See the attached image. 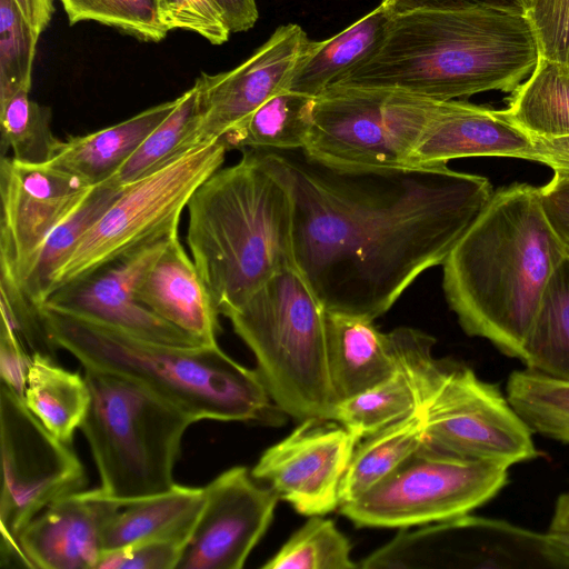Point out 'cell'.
Returning a JSON list of instances; mask_svg holds the SVG:
<instances>
[{
  "label": "cell",
  "mask_w": 569,
  "mask_h": 569,
  "mask_svg": "<svg viewBox=\"0 0 569 569\" xmlns=\"http://www.w3.org/2000/svg\"><path fill=\"white\" fill-rule=\"evenodd\" d=\"M257 151L290 189L296 268L326 311L369 320L442 264L495 192L447 164L357 168L302 149Z\"/></svg>",
  "instance_id": "1"
},
{
  "label": "cell",
  "mask_w": 569,
  "mask_h": 569,
  "mask_svg": "<svg viewBox=\"0 0 569 569\" xmlns=\"http://www.w3.org/2000/svg\"><path fill=\"white\" fill-rule=\"evenodd\" d=\"M567 252L539 188L512 183L495 191L442 262L446 300L462 330L520 360L545 288Z\"/></svg>",
  "instance_id": "2"
},
{
  "label": "cell",
  "mask_w": 569,
  "mask_h": 569,
  "mask_svg": "<svg viewBox=\"0 0 569 569\" xmlns=\"http://www.w3.org/2000/svg\"><path fill=\"white\" fill-rule=\"evenodd\" d=\"M539 57L525 13L420 9L392 14L376 51L331 86L386 88L437 101L512 92Z\"/></svg>",
  "instance_id": "3"
},
{
  "label": "cell",
  "mask_w": 569,
  "mask_h": 569,
  "mask_svg": "<svg viewBox=\"0 0 569 569\" xmlns=\"http://www.w3.org/2000/svg\"><path fill=\"white\" fill-rule=\"evenodd\" d=\"M242 152L201 183L187 206L191 258L224 317L273 276L296 268L290 189L257 150Z\"/></svg>",
  "instance_id": "4"
},
{
  "label": "cell",
  "mask_w": 569,
  "mask_h": 569,
  "mask_svg": "<svg viewBox=\"0 0 569 569\" xmlns=\"http://www.w3.org/2000/svg\"><path fill=\"white\" fill-rule=\"evenodd\" d=\"M42 315L58 346L83 367L136 379L194 421L273 425L284 415L258 370L238 363L218 343L182 347L149 341L47 305Z\"/></svg>",
  "instance_id": "5"
},
{
  "label": "cell",
  "mask_w": 569,
  "mask_h": 569,
  "mask_svg": "<svg viewBox=\"0 0 569 569\" xmlns=\"http://www.w3.org/2000/svg\"><path fill=\"white\" fill-rule=\"evenodd\" d=\"M83 369L90 405L80 429L102 491L124 506L171 489L181 440L194 419L136 379Z\"/></svg>",
  "instance_id": "6"
},
{
  "label": "cell",
  "mask_w": 569,
  "mask_h": 569,
  "mask_svg": "<svg viewBox=\"0 0 569 569\" xmlns=\"http://www.w3.org/2000/svg\"><path fill=\"white\" fill-rule=\"evenodd\" d=\"M326 309L297 268L273 276L230 312L272 401L296 420L330 419Z\"/></svg>",
  "instance_id": "7"
},
{
  "label": "cell",
  "mask_w": 569,
  "mask_h": 569,
  "mask_svg": "<svg viewBox=\"0 0 569 569\" xmlns=\"http://www.w3.org/2000/svg\"><path fill=\"white\" fill-rule=\"evenodd\" d=\"M227 151L220 141H216L124 184L121 194L89 229L56 273L51 292L177 232L181 213L190 198L201 183L221 168Z\"/></svg>",
  "instance_id": "8"
},
{
  "label": "cell",
  "mask_w": 569,
  "mask_h": 569,
  "mask_svg": "<svg viewBox=\"0 0 569 569\" xmlns=\"http://www.w3.org/2000/svg\"><path fill=\"white\" fill-rule=\"evenodd\" d=\"M439 101L400 90L330 86L313 107L306 147L320 161L357 168L411 166Z\"/></svg>",
  "instance_id": "9"
},
{
  "label": "cell",
  "mask_w": 569,
  "mask_h": 569,
  "mask_svg": "<svg viewBox=\"0 0 569 569\" xmlns=\"http://www.w3.org/2000/svg\"><path fill=\"white\" fill-rule=\"evenodd\" d=\"M508 483V468L440 451L426 441L389 476L339 506L357 527L408 528L470 513Z\"/></svg>",
  "instance_id": "10"
},
{
  "label": "cell",
  "mask_w": 569,
  "mask_h": 569,
  "mask_svg": "<svg viewBox=\"0 0 569 569\" xmlns=\"http://www.w3.org/2000/svg\"><path fill=\"white\" fill-rule=\"evenodd\" d=\"M0 430L1 567L31 568L19 543L22 530L53 501L83 490L86 471L70 445L52 436L3 382Z\"/></svg>",
  "instance_id": "11"
},
{
  "label": "cell",
  "mask_w": 569,
  "mask_h": 569,
  "mask_svg": "<svg viewBox=\"0 0 569 569\" xmlns=\"http://www.w3.org/2000/svg\"><path fill=\"white\" fill-rule=\"evenodd\" d=\"M423 417L426 442L440 451L508 469L539 456L506 393L466 365L448 360Z\"/></svg>",
  "instance_id": "12"
},
{
  "label": "cell",
  "mask_w": 569,
  "mask_h": 569,
  "mask_svg": "<svg viewBox=\"0 0 569 569\" xmlns=\"http://www.w3.org/2000/svg\"><path fill=\"white\" fill-rule=\"evenodd\" d=\"M549 567L546 532L470 513L401 530L359 563L363 569Z\"/></svg>",
  "instance_id": "13"
},
{
  "label": "cell",
  "mask_w": 569,
  "mask_h": 569,
  "mask_svg": "<svg viewBox=\"0 0 569 569\" xmlns=\"http://www.w3.org/2000/svg\"><path fill=\"white\" fill-rule=\"evenodd\" d=\"M359 440L331 419H307L269 447L252 476L305 516H323L339 508V490Z\"/></svg>",
  "instance_id": "14"
},
{
  "label": "cell",
  "mask_w": 569,
  "mask_h": 569,
  "mask_svg": "<svg viewBox=\"0 0 569 569\" xmlns=\"http://www.w3.org/2000/svg\"><path fill=\"white\" fill-rule=\"evenodd\" d=\"M91 186L47 163L0 161V272L21 277L52 230Z\"/></svg>",
  "instance_id": "15"
},
{
  "label": "cell",
  "mask_w": 569,
  "mask_h": 569,
  "mask_svg": "<svg viewBox=\"0 0 569 569\" xmlns=\"http://www.w3.org/2000/svg\"><path fill=\"white\" fill-rule=\"evenodd\" d=\"M203 488L204 505L177 569H240L270 526L280 498L240 466Z\"/></svg>",
  "instance_id": "16"
},
{
  "label": "cell",
  "mask_w": 569,
  "mask_h": 569,
  "mask_svg": "<svg viewBox=\"0 0 569 569\" xmlns=\"http://www.w3.org/2000/svg\"><path fill=\"white\" fill-rule=\"evenodd\" d=\"M170 236L53 290L43 305L149 341L182 347L204 345L134 298L137 283L161 253Z\"/></svg>",
  "instance_id": "17"
},
{
  "label": "cell",
  "mask_w": 569,
  "mask_h": 569,
  "mask_svg": "<svg viewBox=\"0 0 569 569\" xmlns=\"http://www.w3.org/2000/svg\"><path fill=\"white\" fill-rule=\"evenodd\" d=\"M296 23L279 26L269 39L238 67L217 74L201 73L197 147L218 141L268 99L287 89L296 63L309 42Z\"/></svg>",
  "instance_id": "18"
},
{
  "label": "cell",
  "mask_w": 569,
  "mask_h": 569,
  "mask_svg": "<svg viewBox=\"0 0 569 569\" xmlns=\"http://www.w3.org/2000/svg\"><path fill=\"white\" fill-rule=\"evenodd\" d=\"M398 370L385 381L337 402L335 420L359 441L399 420L423 411L441 379L448 360L432 356L435 339L426 332L400 327L390 331Z\"/></svg>",
  "instance_id": "19"
},
{
  "label": "cell",
  "mask_w": 569,
  "mask_h": 569,
  "mask_svg": "<svg viewBox=\"0 0 569 569\" xmlns=\"http://www.w3.org/2000/svg\"><path fill=\"white\" fill-rule=\"evenodd\" d=\"M122 507L99 487L50 503L22 530L19 543L34 569H97L102 533Z\"/></svg>",
  "instance_id": "20"
},
{
  "label": "cell",
  "mask_w": 569,
  "mask_h": 569,
  "mask_svg": "<svg viewBox=\"0 0 569 569\" xmlns=\"http://www.w3.org/2000/svg\"><path fill=\"white\" fill-rule=\"evenodd\" d=\"M531 137L502 110L459 100L439 101L411 156V166H441L458 158L531 159Z\"/></svg>",
  "instance_id": "21"
},
{
  "label": "cell",
  "mask_w": 569,
  "mask_h": 569,
  "mask_svg": "<svg viewBox=\"0 0 569 569\" xmlns=\"http://www.w3.org/2000/svg\"><path fill=\"white\" fill-rule=\"evenodd\" d=\"M134 298L157 316L204 345H216L220 315L192 258L171 234L140 278Z\"/></svg>",
  "instance_id": "22"
},
{
  "label": "cell",
  "mask_w": 569,
  "mask_h": 569,
  "mask_svg": "<svg viewBox=\"0 0 569 569\" xmlns=\"http://www.w3.org/2000/svg\"><path fill=\"white\" fill-rule=\"evenodd\" d=\"M326 331L335 405L385 381L398 370L390 332H381L373 320L327 311Z\"/></svg>",
  "instance_id": "23"
},
{
  "label": "cell",
  "mask_w": 569,
  "mask_h": 569,
  "mask_svg": "<svg viewBox=\"0 0 569 569\" xmlns=\"http://www.w3.org/2000/svg\"><path fill=\"white\" fill-rule=\"evenodd\" d=\"M177 103L178 98L111 127L59 140L47 164L78 177L91 187L103 183L129 160Z\"/></svg>",
  "instance_id": "24"
},
{
  "label": "cell",
  "mask_w": 569,
  "mask_h": 569,
  "mask_svg": "<svg viewBox=\"0 0 569 569\" xmlns=\"http://www.w3.org/2000/svg\"><path fill=\"white\" fill-rule=\"evenodd\" d=\"M204 500V488L176 483L164 492L126 503L103 528L104 552L146 540L189 541Z\"/></svg>",
  "instance_id": "25"
},
{
  "label": "cell",
  "mask_w": 569,
  "mask_h": 569,
  "mask_svg": "<svg viewBox=\"0 0 569 569\" xmlns=\"http://www.w3.org/2000/svg\"><path fill=\"white\" fill-rule=\"evenodd\" d=\"M390 17L380 3L332 38L310 40L298 58L287 90L318 97L376 51Z\"/></svg>",
  "instance_id": "26"
},
{
  "label": "cell",
  "mask_w": 569,
  "mask_h": 569,
  "mask_svg": "<svg viewBox=\"0 0 569 569\" xmlns=\"http://www.w3.org/2000/svg\"><path fill=\"white\" fill-rule=\"evenodd\" d=\"M22 399L29 411L52 436L70 445L87 415L90 390L84 376L34 353Z\"/></svg>",
  "instance_id": "27"
},
{
  "label": "cell",
  "mask_w": 569,
  "mask_h": 569,
  "mask_svg": "<svg viewBox=\"0 0 569 569\" xmlns=\"http://www.w3.org/2000/svg\"><path fill=\"white\" fill-rule=\"evenodd\" d=\"M123 189L124 184H114L109 181L93 186L79 206L52 230L17 280L18 286L29 299L38 306L46 302L56 273Z\"/></svg>",
  "instance_id": "28"
},
{
  "label": "cell",
  "mask_w": 569,
  "mask_h": 569,
  "mask_svg": "<svg viewBox=\"0 0 569 569\" xmlns=\"http://www.w3.org/2000/svg\"><path fill=\"white\" fill-rule=\"evenodd\" d=\"M316 98L282 90L218 141L227 150H298L308 142Z\"/></svg>",
  "instance_id": "29"
},
{
  "label": "cell",
  "mask_w": 569,
  "mask_h": 569,
  "mask_svg": "<svg viewBox=\"0 0 569 569\" xmlns=\"http://www.w3.org/2000/svg\"><path fill=\"white\" fill-rule=\"evenodd\" d=\"M502 111L531 138L569 136V64L539 57Z\"/></svg>",
  "instance_id": "30"
},
{
  "label": "cell",
  "mask_w": 569,
  "mask_h": 569,
  "mask_svg": "<svg viewBox=\"0 0 569 569\" xmlns=\"http://www.w3.org/2000/svg\"><path fill=\"white\" fill-rule=\"evenodd\" d=\"M520 361L530 370L569 381V252L549 278Z\"/></svg>",
  "instance_id": "31"
},
{
  "label": "cell",
  "mask_w": 569,
  "mask_h": 569,
  "mask_svg": "<svg viewBox=\"0 0 569 569\" xmlns=\"http://www.w3.org/2000/svg\"><path fill=\"white\" fill-rule=\"evenodd\" d=\"M426 441L423 411L361 439L339 490L340 505L350 502L389 476Z\"/></svg>",
  "instance_id": "32"
},
{
  "label": "cell",
  "mask_w": 569,
  "mask_h": 569,
  "mask_svg": "<svg viewBox=\"0 0 569 569\" xmlns=\"http://www.w3.org/2000/svg\"><path fill=\"white\" fill-rule=\"evenodd\" d=\"M199 120V91L194 83L178 97L174 110L108 181L121 186L131 183L197 149L194 136Z\"/></svg>",
  "instance_id": "33"
},
{
  "label": "cell",
  "mask_w": 569,
  "mask_h": 569,
  "mask_svg": "<svg viewBox=\"0 0 569 569\" xmlns=\"http://www.w3.org/2000/svg\"><path fill=\"white\" fill-rule=\"evenodd\" d=\"M506 397L533 433L569 443V381L528 368L510 373Z\"/></svg>",
  "instance_id": "34"
},
{
  "label": "cell",
  "mask_w": 569,
  "mask_h": 569,
  "mask_svg": "<svg viewBox=\"0 0 569 569\" xmlns=\"http://www.w3.org/2000/svg\"><path fill=\"white\" fill-rule=\"evenodd\" d=\"M27 89L19 90L0 104L1 158L9 150L12 158L27 163H47L59 141L50 127L51 111L29 98Z\"/></svg>",
  "instance_id": "35"
},
{
  "label": "cell",
  "mask_w": 569,
  "mask_h": 569,
  "mask_svg": "<svg viewBox=\"0 0 569 569\" xmlns=\"http://www.w3.org/2000/svg\"><path fill=\"white\" fill-rule=\"evenodd\" d=\"M264 569H353L351 545L335 522L311 516L271 557Z\"/></svg>",
  "instance_id": "36"
},
{
  "label": "cell",
  "mask_w": 569,
  "mask_h": 569,
  "mask_svg": "<svg viewBox=\"0 0 569 569\" xmlns=\"http://www.w3.org/2000/svg\"><path fill=\"white\" fill-rule=\"evenodd\" d=\"M70 24L96 21L140 40L159 42L169 32L161 23L158 0H59Z\"/></svg>",
  "instance_id": "37"
},
{
  "label": "cell",
  "mask_w": 569,
  "mask_h": 569,
  "mask_svg": "<svg viewBox=\"0 0 569 569\" xmlns=\"http://www.w3.org/2000/svg\"><path fill=\"white\" fill-rule=\"evenodd\" d=\"M38 39L14 0H0V104L31 89Z\"/></svg>",
  "instance_id": "38"
},
{
  "label": "cell",
  "mask_w": 569,
  "mask_h": 569,
  "mask_svg": "<svg viewBox=\"0 0 569 569\" xmlns=\"http://www.w3.org/2000/svg\"><path fill=\"white\" fill-rule=\"evenodd\" d=\"M1 323L11 328L31 355L38 353L57 361L60 349L46 325L42 306H38L20 289L17 281L0 272Z\"/></svg>",
  "instance_id": "39"
},
{
  "label": "cell",
  "mask_w": 569,
  "mask_h": 569,
  "mask_svg": "<svg viewBox=\"0 0 569 569\" xmlns=\"http://www.w3.org/2000/svg\"><path fill=\"white\" fill-rule=\"evenodd\" d=\"M158 11L168 31H191L212 44L229 40L231 31L214 0H158Z\"/></svg>",
  "instance_id": "40"
},
{
  "label": "cell",
  "mask_w": 569,
  "mask_h": 569,
  "mask_svg": "<svg viewBox=\"0 0 569 569\" xmlns=\"http://www.w3.org/2000/svg\"><path fill=\"white\" fill-rule=\"evenodd\" d=\"M525 14L540 57L569 64V0H527Z\"/></svg>",
  "instance_id": "41"
},
{
  "label": "cell",
  "mask_w": 569,
  "mask_h": 569,
  "mask_svg": "<svg viewBox=\"0 0 569 569\" xmlns=\"http://www.w3.org/2000/svg\"><path fill=\"white\" fill-rule=\"evenodd\" d=\"M187 545L177 539L139 541L103 552L97 569H177Z\"/></svg>",
  "instance_id": "42"
},
{
  "label": "cell",
  "mask_w": 569,
  "mask_h": 569,
  "mask_svg": "<svg viewBox=\"0 0 569 569\" xmlns=\"http://www.w3.org/2000/svg\"><path fill=\"white\" fill-rule=\"evenodd\" d=\"M19 336L1 323L0 329V376L1 382L23 397L32 355Z\"/></svg>",
  "instance_id": "43"
},
{
  "label": "cell",
  "mask_w": 569,
  "mask_h": 569,
  "mask_svg": "<svg viewBox=\"0 0 569 569\" xmlns=\"http://www.w3.org/2000/svg\"><path fill=\"white\" fill-rule=\"evenodd\" d=\"M539 196L549 224L569 252V173L555 171Z\"/></svg>",
  "instance_id": "44"
},
{
  "label": "cell",
  "mask_w": 569,
  "mask_h": 569,
  "mask_svg": "<svg viewBox=\"0 0 569 569\" xmlns=\"http://www.w3.org/2000/svg\"><path fill=\"white\" fill-rule=\"evenodd\" d=\"M392 14L412 10H461L472 8H496L525 13L527 0H382Z\"/></svg>",
  "instance_id": "45"
},
{
  "label": "cell",
  "mask_w": 569,
  "mask_h": 569,
  "mask_svg": "<svg viewBox=\"0 0 569 569\" xmlns=\"http://www.w3.org/2000/svg\"><path fill=\"white\" fill-rule=\"evenodd\" d=\"M531 139L530 160L541 162L553 171L569 173V136Z\"/></svg>",
  "instance_id": "46"
},
{
  "label": "cell",
  "mask_w": 569,
  "mask_h": 569,
  "mask_svg": "<svg viewBox=\"0 0 569 569\" xmlns=\"http://www.w3.org/2000/svg\"><path fill=\"white\" fill-rule=\"evenodd\" d=\"M231 32H242L254 27L259 12L256 0H214Z\"/></svg>",
  "instance_id": "47"
},
{
  "label": "cell",
  "mask_w": 569,
  "mask_h": 569,
  "mask_svg": "<svg viewBox=\"0 0 569 569\" xmlns=\"http://www.w3.org/2000/svg\"><path fill=\"white\" fill-rule=\"evenodd\" d=\"M14 2L39 37L48 27L54 11L52 0H14Z\"/></svg>",
  "instance_id": "48"
},
{
  "label": "cell",
  "mask_w": 569,
  "mask_h": 569,
  "mask_svg": "<svg viewBox=\"0 0 569 569\" xmlns=\"http://www.w3.org/2000/svg\"><path fill=\"white\" fill-rule=\"evenodd\" d=\"M546 555L551 568H569V533L548 530Z\"/></svg>",
  "instance_id": "49"
},
{
  "label": "cell",
  "mask_w": 569,
  "mask_h": 569,
  "mask_svg": "<svg viewBox=\"0 0 569 569\" xmlns=\"http://www.w3.org/2000/svg\"><path fill=\"white\" fill-rule=\"evenodd\" d=\"M548 530L569 533V490L558 497Z\"/></svg>",
  "instance_id": "50"
}]
</instances>
